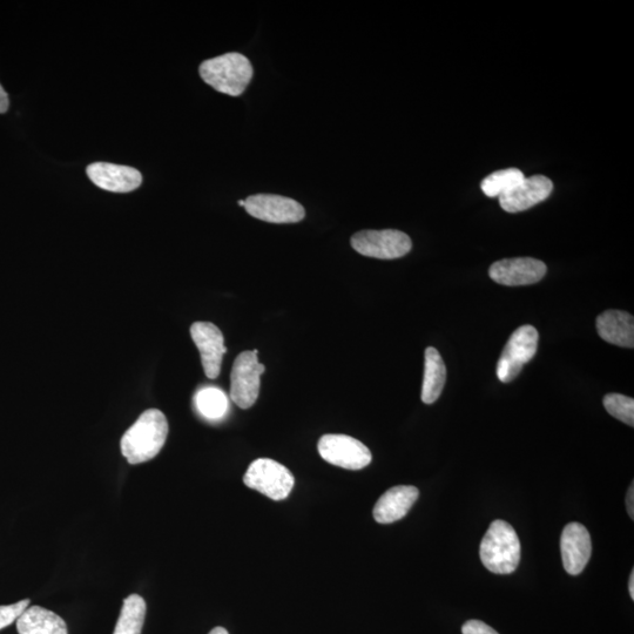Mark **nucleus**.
Returning <instances> with one entry per match:
<instances>
[{
  "label": "nucleus",
  "instance_id": "obj_13",
  "mask_svg": "<svg viewBox=\"0 0 634 634\" xmlns=\"http://www.w3.org/2000/svg\"><path fill=\"white\" fill-rule=\"evenodd\" d=\"M87 177L101 190L112 193L136 191L143 175L136 168L109 163H94L87 167Z\"/></svg>",
  "mask_w": 634,
  "mask_h": 634
},
{
  "label": "nucleus",
  "instance_id": "obj_7",
  "mask_svg": "<svg viewBox=\"0 0 634 634\" xmlns=\"http://www.w3.org/2000/svg\"><path fill=\"white\" fill-rule=\"evenodd\" d=\"M350 242L357 253L380 260L402 258L413 248L409 235L396 229L361 231L354 234Z\"/></svg>",
  "mask_w": 634,
  "mask_h": 634
},
{
  "label": "nucleus",
  "instance_id": "obj_24",
  "mask_svg": "<svg viewBox=\"0 0 634 634\" xmlns=\"http://www.w3.org/2000/svg\"><path fill=\"white\" fill-rule=\"evenodd\" d=\"M463 634H498L489 625L481 622V620H469L462 627Z\"/></svg>",
  "mask_w": 634,
  "mask_h": 634
},
{
  "label": "nucleus",
  "instance_id": "obj_16",
  "mask_svg": "<svg viewBox=\"0 0 634 634\" xmlns=\"http://www.w3.org/2000/svg\"><path fill=\"white\" fill-rule=\"evenodd\" d=\"M598 334L606 342L618 347H634V320L622 310H607L597 319Z\"/></svg>",
  "mask_w": 634,
  "mask_h": 634
},
{
  "label": "nucleus",
  "instance_id": "obj_2",
  "mask_svg": "<svg viewBox=\"0 0 634 634\" xmlns=\"http://www.w3.org/2000/svg\"><path fill=\"white\" fill-rule=\"evenodd\" d=\"M199 72L206 84L232 97H239L246 91L254 74L248 58L236 52L205 60Z\"/></svg>",
  "mask_w": 634,
  "mask_h": 634
},
{
  "label": "nucleus",
  "instance_id": "obj_17",
  "mask_svg": "<svg viewBox=\"0 0 634 634\" xmlns=\"http://www.w3.org/2000/svg\"><path fill=\"white\" fill-rule=\"evenodd\" d=\"M16 626L19 634H69L65 620L42 606L28 607Z\"/></svg>",
  "mask_w": 634,
  "mask_h": 634
},
{
  "label": "nucleus",
  "instance_id": "obj_11",
  "mask_svg": "<svg viewBox=\"0 0 634 634\" xmlns=\"http://www.w3.org/2000/svg\"><path fill=\"white\" fill-rule=\"evenodd\" d=\"M548 268L544 262L532 258L504 259L489 269L492 280L508 287L529 286L541 281Z\"/></svg>",
  "mask_w": 634,
  "mask_h": 634
},
{
  "label": "nucleus",
  "instance_id": "obj_29",
  "mask_svg": "<svg viewBox=\"0 0 634 634\" xmlns=\"http://www.w3.org/2000/svg\"><path fill=\"white\" fill-rule=\"evenodd\" d=\"M239 206H241V207H245V201H244V200H240V201H239Z\"/></svg>",
  "mask_w": 634,
  "mask_h": 634
},
{
  "label": "nucleus",
  "instance_id": "obj_19",
  "mask_svg": "<svg viewBox=\"0 0 634 634\" xmlns=\"http://www.w3.org/2000/svg\"><path fill=\"white\" fill-rule=\"evenodd\" d=\"M147 605L139 595L128 596L113 634H141L145 624Z\"/></svg>",
  "mask_w": 634,
  "mask_h": 634
},
{
  "label": "nucleus",
  "instance_id": "obj_10",
  "mask_svg": "<svg viewBox=\"0 0 634 634\" xmlns=\"http://www.w3.org/2000/svg\"><path fill=\"white\" fill-rule=\"evenodd\" d=\"M191 336L199 349L202 367L208 379L215 380L220 375L222 359L227 353L225 337L211 322H195L191 326Z\"/></svg>",
  "mask_w": 634,
  "mask_h": 634
},
{
  "label": "nucleus",
  "instance_id": "obj_15",
  "mask_svg": "<svg viewBox=\"0 0 634 634\" xmlns=\"http://www.w3.org/2000/svg\"><path fill=\"white\" fill-rule=\"evenodd\" d=\"M420 496V491L411 485H399L389 489L375 504L373 515L380 524H390L407 516Z\"/></svg>",
  "mask_w": 634,
  "mask_h": 634
},
{
  "label": "nucleus",
  "instance_id": "obj_14",
  "mask_svg": "<svg viewBox=\"0 0 634 634\" xmlns=\"http://www.w3.org/2000/svg\"><path fill=\"white\" fill-rule=\"evenodd\" d=\"M553 190L552 181L544 175L525 178L514 190L499 197V204L508 213L524 212L548 199Z\"/></svg>",
  "mask_w": 634,
  "mask_h": 634
},
{
  "label": "nucleus",
  "instance_id": "obj_3",
  "mask_svg": "<svg viewBox=\"0 0 634 634\" xmlns=\"http://www.w3.org/2000/svg\"><path fill=\"white\" fill-rule=\"evenodd\" d=\"M480 556L485 568L496 575L515 572L521 561V542L515 529L499 519L492 522L483 538Z\"/></svg>",
  "mask_w": 634,
  "mask_h": 634
},
{
  "label": "nucleus",
  "instance_id": "obj_6",
  "mask_svg": "<svg viewBox=\"0 0 634 634\" xmlns=\"http://www.w3.org/2000/svg\"><path fill=\"white\" fill-rule=\"evenodd\" d=\"M537 329L530 325L519 327L510 336L497 363V377L503 383L514 381L523 367L534 359L538 349Z\"/></svg>",
  "mask_w": 634,
  "mask_h": 634
},
{
  "label": "nucleus",
  "instance_id": "obj_8",
  "mask_svg": "<svg viewBox=\"0 0 634 634\" xmlns=\"http://www.w3.org/2000/svg\"><path fill=\"white\" fill-rule=\"evenodd\" d=\"M323 460L347 470H361L372 462V453L354 437L339 434L322 436L317 445Z\"/></svg>",
  "mask_w": 634,
  "mask_h": 634
},
{
  "label": "nucleus",
  "instance_id": "obj_21",
  "mask_svg": "<svg viewBox=\"0 0 634 634\" xmlns=\"http://www.w3.org/2000/svg\"><path fill=\"white\" fill-rule=\"evenodd\" d=\"M195 406L199 413L208 420H219L226 415L228 400L224 391L215 387H207L198 391Z\"/></svg>",
  "mask_w": 634,
  "mask_h": 634
},
{
  "label": "nucleus",
  "instance_id": "obj_12",
  "mask_svg": "<svg viewBox=\"0 0 634 634\" xmlns=\"http://www.w3.org/2000/svg\"><path fill=\"white\" fill-rule=\"evenodd\" d=\"M561 551L566 572L571 576L580 575L588 565L592 553L588 529L579 523L566 525L561 538Z\"/></svg>",
  "mask_w": 634,
  "mask_h": 634
},
{
  "label": "nucleus",
  "instance_id": "obj_25",
  "mask_svg": "<svg viewBox=\"0 0 634 634\" xmlns=\"http://www.w3.org/2000/svg\"><path fill=\"white\" fill-rule=\"evenodd\" d=\"M9 96L8 93L5 92L3 86L0 85V114L6 113L9 110Z\"/></svg>",
  "mask_w": 634,
  "mask_h": 634
},
{
  "label": "nucleus",
  "instance_id": "obj_26",
  "mask_svg": "<svg viewBox=\"0 0 634 634\" xmlns=\"http://www.w3.org/2000/svg\"><path fill=\"white\" fill-rule=\"evenodd\" d=\"M626 507H627V512H629V515H630L631 519H634V488H633V484L631 485L629 491H627Z\"/></svg>",
  "mask_w": 634,
  "mask_h": 634
},
{
  "label": "nucleus",
  "instance_id": "obj_23",
  "mask_svg": "<svg viewBox=\"0 0 634 634\" xmlns=\"http://www.w3.org/2000/svg\"><path fill=\"white\" fill-rule=\"evenodd\" d=\"M29 605L30 600L24 599L16 604L0 606V631L15 623Z\"/></svg>",
  "mask_w": 634,
  "mask_h": 634
},
{
  "label": "nucleus",
  "instance_id": "obj_9",
  "mask_svg": "<svg viewBox=\"0 0 634 634\" xmlns=\"http://www.w3.org/2000/svg\"><path fill=\"white\" fill-rule=\"evenodd\" d=\"M245 209L253 218L271 224H298L306 217L298 201L274 194H256L247 198Z\"/></svg>",
  "mask_w": 634,
  "mask_h": 634
},
{
  "label": "nucleus",
  "instance_id": "obj_20",
  "mask_svg": "<svg viewBox=\"0 0 634 634\" xmlns=\"http://www.w3.org/2000/svg\"><path fill=\"white\" fill-rule=\"evenodd\" d=\"M525 179L522 171L517 168L497 171L482 181L481 188L489 198H499L514 190Z\"/></svg>",
  "mask_w": 634,
  "mask_h": 634
},
{
  "label": "nucleus",
  "instance_id": "obj_1",
  "mask_svg": "<svg viewBox=\"0 0 634 634\" xmlns=\"http://www.w3.org/2000/svg\"><path fill=\"white\" fill-rule=\"evenodd\" d=\"M167 436L168 422L164 413L148 409L121 438V454L133 465L151 461L164 448Z\"/></svg>",
  "mask_w": 634,
  "mask_h": 634
},
{
  "label": "nucleus",
  "instance_id": "obj_18",
  "mask_svg": "<svg viewBox=\"0 0 634 634\" xmlns=\"http://www.w3.org/2000/svg\"><path fill=\"white\" fill-rule=\"evenodd\" d=\"M447 382V367L438 350L429 347L424 355V377L421 399L423 403L433 404L442 394Z\"/></svg>",
  "mask_w": 634,
  "mask_h": 634
},
{
  "label": "nucleus",
  "instance_id": "obj_4",
  "mask_svg": "<svg viewBox=\"0 0 634 634\" xmlns=\"http://www.w3.org/2000/svg\"><path fill=\"white\" fill-rule=\"evenodd\" d=\"M244 482L248 488L261 492L273 501L286 499L295 484L292 472L271 458H259L249 465Z\"/></svg>",
  "mask_w": 634,
  "mask_h": 634
},
{
  "label": "nucleus",
  "instance_id": "obj_27",
  "mask_svg": "<svg viewBox=\"0 0 634 634\" xmlns=\"http://www.w3.org/2000/svg\"><path fill=\"white\" fill-rule=\"evenodd\" d=\"M629 590L631 598L634 599V571H632L630 576Z\"/></svg>",
  "mask_w": 634,
  "mask_h": 634
},
{
  "label": "nucleus",
  "instance_id": "obj_22",
  "mask_svg": "<svg viewBox=\"0 0 634 634\" xmlns=\"http://www.w3.org/2000/svg\"><path fill=\"white\" fill-rule=\"evenodd\" d=\"M604 407L611 416L627 426H634V400L622 394H609L604 397Z\"/></svg>",
  "mask_w": 634,
  "mask_h": 634
},
{
  "label": "nucleus",
  "instance_id": "obj_5",
  "mask_svg": "<svg viewBox=\"0 0 634 634\" xmlns=\"http://www.w3.org/2000/svg\"><path fill=\"white\" fill-rule=\"evenodd\" d=\"M258 349L248 350L236 357L231 373L232 401L241 409L252 408L258 400L261 376L266 367L259 362Z\"/></svg>",
  "mask_w": 634,
  "mask_h": 634
},
{
  "label": "nucleus",
  "instance_id": "obj_28",
  "mask_svg": "<svg viewBox=\"0 0 634 634\" xmlns=\"http://www.w3.org/2000/svg\"><path fill=\"white\" fill-rule=\"evenodd\" d=\"M208 634H229V633L226 629H224V627H215V629H213Z\"/></svg>",
  "mask_w": 634,
  "mask_h": 634
}]
</instances>
